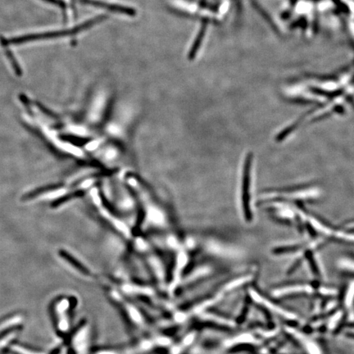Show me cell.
Instances as JSON below:
<instances>
[{
  "label": "cell",
  "instance_id": "1",
  "mask_svg": "<svg viewBox=\"0 0 354 354\" xmlns=\"http://www.w3.org/2000/svg\"><path fill=\"white\" fill-rule=\"evenodd\" d=\"M108 16L105 15L102 16H96L94 18L84 22L76 26L72 29L62 30H56V32H46L41 34H28L25 36L18 37L12 40H5L4 42L6 44H20L28 41L38 40L54 39L58 37L68 36H73V34H78L80 32L86 30L88 28H92L93 26L102 22L105 19H107Z\"/></svg>",
  "mask_w": 354,
  "mask_h": 354
},
{
  "label": "cell",
  "instance_id": "2",
  "mask_svg": "<svg viewBox=\"0 0 354 354\" xmlns=\"http://www.w3.org/2000/svg\"><path fill=\"white\" fill-rule=\"evenodd\" d=\"M252 182V157L251 154L246 155L244 162L243 176H242V187H241V205L244 212V218L246 220H252V210L250 208V197H251V183Z\"/></svg>",
  "mask_w": 354,
  "mask_h": 354
},
{
  "label": "cell",
  "instance_id": "4",
  "mask_svg": "<svg viewBox=\"0 0 354 354\" xmlns=\"http://www.w3.org/2000/svg\"><path fill=\"white\" fill-rule=\"evenodd\" d=\"M206 24H208V20H205L204 22H202L201 29H200L197 37H196V40H194V42L193 43L192 48H191V50H190V52H188V58L190 60H193L194 57H196V54H197L198 50L200 48V46H201L202 40H204V37L205 32H206Z\"/></svg>",
  "mask_w": 354,
  "mask_h": 354
},
{
  "label": "cell",
  "instance_id": "3",
  "mask_svg": "<svg viewBox=\"0 0 354 354\" xmlns=\"http://www.w3.org/2000/svg\"><path fill=\"white\" fill-rule=\"evenodd\" d=\"M79 1L83 4L90 5L93 7L100 8L102 10L118 12V14H123V15H126V16H134L136 15V11L134 8L123 6V5L114 4H108V2H102V1H98V0H79Z\"/></svg>",
  "mask_w": 354,
  "mask_h": 354
}]
</instances>
